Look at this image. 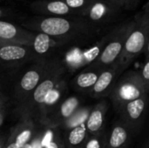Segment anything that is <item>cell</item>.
<instances>
[{
	"label": "cell",
	"mask_w": 149,
	"mask_h": 148,
	"mask_svg": "<svg viewBox=\"0 0 149 148\" xmlns=\"http://www.w3.org/2000/svg\"><path fill=\"white\" fill-rule=\"evenodd\" d=\"M23 24L31 30L45 33L52 38H65L88 32L93 27L82 17L35 16L24 20Z\"/></svg>",
	"instance_id": "1"
},
{
	"label": "cell",
	"mask_w": 149,
	"mask_h": 148,
	"mask_svg": "<svg viewBox=\"0 0 149 148\" xmlns=\"http://www.w3.org/2000/svg\"><path fill=\"white\" fill-rule=\"evenodd\" d=\"M121 10L107 0H94L81 17L93 27L115 19Z\"/></svg>",
	"instance_id": "2"
},
{
	"label": "cell",
	"mask_w": 149,
	"mask_h": 148,
	"mask_svg": "<svg viewBox=\"0 0 149 148\" xmlns=\"http://www.w3.org/2000/svg\"><path fill=\"white\" fill-rule=\"evenodd\" d=\"M30 9L37 16L66 17L76 15L62 0H36L30 4Z\"/></svg>",
	"instance_id": "3"
},
{
	"label": "cell",
	"mask_w": 149,
	"mask_h": 148,
	"mask_svg": "<svg viewBox=\"0 0 149 148\" xmlns=\"http://www.w3.org/2000/svg\"><path fill=\"white\" fill-rule=\"evenodd\" d=\"M34 37L35 35L21 27L0 19V39L17 44H31Z\"/></svg>",
	"instance_id": "4"
},
{
	"label": "cell",
	"mask_w": 149,
	"mask_h": 148,
	"mask_svg": "<svg viewBox=\"0 0 149 148\" xmlns=\"http://www.w3.org/2000/svg\"><path fill=\"white\" fill-rule=\"evenodd\" d=\"M26 55V49L19 44H6L0 47V58L5 61L18 60Z\"/></svg>",
	"instance_id": "5"
},
{
	"label": "cell",
	"mask_w": 149,
	"mask_h": 148,
	"mask_svg": "<svg viewBox=\"0 0 149 148\" xmlns=\"http://www.w3.org/2000/svg\"><path fill=\"white\" fill-rule=\"evenodd\" d=\"M52 38L45 34L38 32L35 35L33 41H32V45L35 50V51L38 54H45L46 53L50 47L52 46Z\"/></svg>",
	"instance_id": "6"
},
{
	"label": "cell",
	"mask_w": 149,
	"mask_h": 148,
	"mask_svg": "<svg viewBox=\"0 0 149 148\" xmlns=\"http://www.w3.org/2000/svg\"><path fill=\"white\" fill-rule=\"evenodd\" d=\"M76 15L81 17L94 0H62Z\"/></svg>",
	"instance_id": "7"
},
{
	"label": "cell",
	"mask_w": 149,
	"mask_h": 148,
	"mask_svg": "<svg viewBox=\"0 0 149 148\" xmlns=\"http://www.w3.org/2000/svg\"><path fill=\"white\" fill-rule=\"evenodd\" d=\"M53 82L52 80H45L44 82H42L35 90L33 97L36 102L38 103H44L45 102V96L47 95V93L52 90L53 88Z\"/></svg>",
	"instance_id": "8"
},
{
	"label": "cell",
	"mask_w": 149,
	"mask_h": 148,
	"mask_svg": "<svg viewBox=\"0 0 149 148\" xmlns=\"http://www.w3.org/2000/svg\"><path fill=\"white\" fill-rule=\"evenodd\" d=\"M39 81V74L35 71H30L24 75L21 80V87L25 91L34 89Z\"/></svg>",
	"instance_id": "9"
},
{
	"label": "cell",
	"mask_w": 149,
	"mask_h": 148,
	"mask_svg": "<svg viewBox=\"0 0 149 148\" xmlns=\"http://www.w3.org/2000/svg\"><path fill=\"white\" fill-rule=\"evenodd\" d=\"M127 134L125 129L121 126H117L113 130L111 138H110V146L116 148L120 147L127 140Z\"/></svg>",
	"instance_id": "10"
},
{
	"label": "cell",
	"mask_w": 149,
	"mask_h": 148,
	"mask_svg": "<svg viewBox=\"0 0 149 148\" xmlns=\"http://www.w3.org/2000/svg\"><path fill=\"white\" fill-rule=\"evenodd\" d=\"M144 107H145V102L141 99H137L129 102L127 104V109L129 116L133 120H137L143 113Z\"/></svg>",
	"instance_id": "11"
},
{
	"label": "cell",
	"mask_w": 149,
	"mask_h": 148,
	"mask_svg": "<svg viewBox=\"0 0 149 148\" xmlns=\"http://www.w3.org/2000/svg\"><path fill=\"white\" fill-rule=\"evenodd\" d=\"M120 96H121V98L123 99L134 100V99H137L140 97L141 92H140L139 89L136 86H134L133 85H130V84H127V85H124L120 88Z\"/></svg>",
	"instance_id": "12"
},
{
	"label": "cell",
	"mask_w": 149,
	"mask_h": 148,
	"mask_svg": "<svg viewBox=\"0 0 149 148\" xmlns=\"http://www.w3.org/2000/svg\"><path fill=\"white\" fill-rule=\"evenodd\" d=\"M113 80V74L109 72H103L100 78L97 79L94 84V92H101L106 90Z\"/></svg>",
	"instance_id": "13"
},
{
	"label": "cell",
	"mask_w": 149,
	"mask_h": 148,
	"mask_svg": "<svg viewBox=\"0 0 149 148\" xmlns=\"http://www.w3.org/2000/svg\"><path fill=\"white\" fill-rule=\"evenodd\" d=\"M103 124V115L100 111H94L87 120V128L92 132L98 131Z\"/></svg>",
	"instance_id": "14"
},
{
	"label": "cell",
	"mask_w": 149,
	"mask_h": 148,
	"mask_svg": "<svg viewBox=\"0 0 149 148\" xmlns=\"http://www.w3.org/2000/svg\"><path fill=\"white\" fill-rule=\"evenodd\" d=\"M86 136V127L83 124L74 127L69 135V141L72 145H79L83 141Z\"/></svg>",
	"instance_id": "15"
},
{
	"label": "cell",
	"mask_w": 149,
	"mask_h": 148,
	"mask_svg": "<svg viewBox=\"0 0 149 148\" xmlns=\"http://www.w3.org/2000/svg\"><path fill=\"white\" fill-rule=\"evenodd\" d=\"M97 79H98V77L95 73L86 72V73H83L79 76L77 83L80 87L86 88V87L93 85L95 84Z\"/></svg>",
	"instance_id": "16"
},
{
	"label": "cell",
	"mask_w": 149,
	"mask_h": 148,
	"mask_svg": "<svg viewBox=\"0 0 149 148\" xmlns=\"http://www.w3.org/2000/svg\"><path fill=\"white\" fill-rule=\"evenodd\" d=\"M121 10H132L135 9L140 0H107Z\"/></svg>",
	"instance_id": "17"
},
{
	"label": "cell",
	"mask_w": 149,
	"mask_h": 148,
	"mask_svg": "<svg viewBox=\"0 0 149 148\" xmlns=\"http://www.w3.org/2000/svg\"><path fill=\"white\" fill-rule=\"evenodd\" d=\"M78 100L75 98H71L64 102V104L61 106V113L64 117H69L74 109L78 106Z\"/></svg>",
	"instance_id": "18"
},
{
	"label": "cell",
	"mask_w": 149,
	"mask_h": 148,
	"mask_svg": "<svg viewBox=\"0 0 149 148\" xmlns=\"http://www.w3.org/2000/svg\"><path fill=\"white\" fill-rule=\"evenodd\" d=\"M30 137H31V131L30 130H24L17 137L15 144L17 145V147L18 148H23V147L26 144V142L30 139Z\"/></svg>",
	"instance_id": "19"
},
{
	"label": "cell",
	"mask_w": 149,
	"mask_h": 148,
	"mask_svg": "<svg viewBox=\"0 0 149 148\" xmlns=\"http://www.w3.org/2000/svg\"><path fill=\"white\" fill-rule=\"evenodd\" d=\"M59 98V93L58 91H55V90H51L47 95L45 96V104L47 105H51V104H53L54 102H56L58 100V99Z\"/></svg>",
	"instance_id": "20"
},
{
	"label": "cell",
	"mask_w": 149,
	"mask_h": 148,
	"mask_svg": "<svg viewBox=\"0 0 149 148\" xmlns=\"http://www.w3.org/2000/svg\"><path fill=\"white\" fill-rule=\"evenodd\" d=\"M52 138H53V134H52V132H51V131H48L46 133H45V135L44 136V138H43V140H42V142H41V145H42V147H46L51 142H52Z\"/></svg>",
	"instance_id": "21"
},
{
	"label": "cell",
	"mask_w": 149,
	"mask_h": 148,
	"mask_svg": "<svg viewBox=\"0 0 149 148\" xmlns=\"http://www.w3.org/2000/svg\"><path fill=\"white\" fill-rule=\"evenodd\" d=\"M12 15V11L9 9H6V8H3V7H0V18H3V17H9Z\"/></svg>",
	"instance_id": "22"
},
{
	"label": "cell",
	"mask_w": 149,
	"mask_h": 148,
	"mask_svg": "<svg viewBox=\"0 0 149 148\" xmlns=\"http://www.w3.org/2000/svg\"><path fill=\"white\" fill-rule=\"evenodd\" d=\"M86 148H100V145L97 140H92L88 142Z\"/></svg>",
	"instance_id": "23"
},
{
	"label": "cell",
	"mask_w": 149,
	"mask_h": 148,
	"mask_svg": "<svg viewBox=\"0 0 149 148\" xmlns=\"http://www.w3.org/2000/svg\"><path fill=\"white\" fill-rule=\"evenodd\" d=\"M142 74L144 76V78L146 79H149V63H147L144 66V69H143V72H142Z\"/></svg>",
	"instance_id": "24"
},
{
	"label": "cell",
	"mask_w": 149,
	"mask_h": 148,
	"mask_svg": "<svg viewBox=\"0 0 149 148\" xmlns=\"http://www.w3.org/2000/svg\"><path fill=\"white\" fill-rule=\"evenodd\" d=\"M45 148H58V145L56 144V143H54V142H51L47 147Z\"/></svg>",
	"instance_id": "25"
},
{
	"label": "cell",
	"mask_w": 149,
	"mask_h": 148,
	"mask_svg": "<svg viewBox=\"0 0 149 148\" xmlns=\"http://www.w3.org/2000/svg\"><path fill=\"white\" fill-rule=\"evenodd\" d=\"M12 44V43H10V42H8V41H4V40H2V39H0V47H1V46H3V45H6V44Z\"/></svg>",
	"instance_id": "26"
},
{
	"label": "cell",
	"mask_w": 149,
	"mask_h": 148,
	"mask_svg": "<svg viewBox=\"0 0 149 148\" xmlns=\"http://www.w3.org/2000/svg\"><path fill=\"white\" fill-rule=\"evenodd\" d=\"M7 148H18V147H17V145H16L15 143H13V144H10V146H9Z\"/></svg>",
	"instance_id": "27"
},
{
	"label": "cell",
	"mask_w": 149,
	"mask_h": 148,
	"mask_svg": "<svg viewBox=\"0 0 149 148\" xmlns=\"http://www.w3.org/2000/svg\"><path fill=\"white\" fill-rule=\"evenodd\" d=\"M23 148H32L31 147V145H28V144H25L24 147H23Z\"/></svg>",
	"instance_id": "28"
},
{
	"label": "cell",
	"mask_w": 149,
	"mask_h": 148,
	"mask_svg": "<svg viewBox=\"0 0 149 148\" xmlns=\"http://www.w3.org/2000/svg\"><path fill=\"white\" fill-rule=\"evenodd\" d=\"M0 148H1V145H0Z\"/></svg>",
	"instance_id": "29"
},
{
	"label": "cell",
	"mask_w": 149,
	"mask_h": 148,
	"mask_svg": "<svg viewBox=\"0 0 149 148\" xmlns=\"http://www.w3.org/2000/svg\"><path fill=\"white\" fill-rule=\"evenodd\" d=\"M0 1H2V0H0Z\"/></svg>",
	"instance_id": "30"
}]
</instances>
